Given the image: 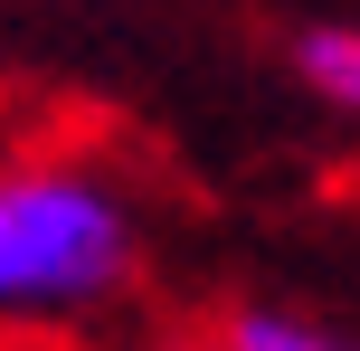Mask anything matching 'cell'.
<instances>
[{
  "label": "cell",
  "instance_id": "obj_3",
  "mask_svg": "<svg viewBox=\"0 0 360 351\" xmlns=\"http://www.w3.org/2000/svg\"><path fill=\"white\" fill-rule=\"evenodd\" d=\"M294 67H304V86L323 95L332 114H351V105H360V38L342 29V19H332V29H304V38H294Z\"/></svg>",
  "mask_w": 360,
  "mask_h": 351
},
{
  "label": "cell",
  "instance_id": "obj_1",
  "mask_svg": "<svg viewBox=\"0 0 360 351\" xmlns=\"http://www.w3.org/2000/svg\"><path fill=\"white\" fill-rule=\"evenodd\" d=\"M133 266H143V219L114 171L57 152L0 162V333L95 314L133 285Z\"/></svg>",
  "mask_w": 360,
  "mask_h": 351
},
{
  "label": "cell",
  "instance_id": "obj_2",
  "mask_svg": "<svg viewBox=\"0 0 360 351\" xmlns=\"http://www.w3.org/2000/svg\"><path fill=\"white\" fill-rule=\"evenodd\" d=\"M209 351H351V342L313 314H285V304H228Z\"/></svg>",
  "mask_w": 360,
  "mask_h": 351
}]
</instances>
